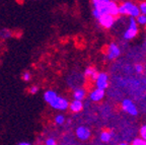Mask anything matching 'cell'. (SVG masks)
Here are the masks:
<instances>
[{
	"label": "cell",
	"mask_w": 146,
	"mask_h": 145,
	"mask_svg": "<svg viewBox=\"0 0 146 145\" xmlns=\"http://www.w3.org/2000/svg\"><path fill=\"white\" fill-rule=\"evenodd\" d=\"M48 106L54 111L57 112H65L68 110L69 107V100L65 96H62L60 94H57V96L52 100L48 104Z\"/></svg>",
	"instance_id": "cell-1"
},
{
	"label": "cell",
	"mask_w": 146,
	"mask_h": 145,
	"mask_svg": "<svg viewBox=\"0 0 146 145\" xmlns=\"http://www.w3.org/2000/svg\"><path fill=\"white\" fill-rule=\"evenodd\" d=\"M138 34V23H137L135 17H131L129 19V27L125 31L123 35V38L125 40H132Z\"/></svg>",
	"instance_id": "cell-2"
},
{
	"label": "cell",
	"mask_w": 146,
	"mask_h": 145,
	"mask_svg": "<svg viewBox=\"0 0 146 145\" xmlns=\"http://www.w3.org/2000/svg\"><path fill=\"white\" fill-rule=\"evenodd\" d=\"M75 136L80 141H88L91 137V131L86 126H79L75 129Z\"/></svg>",
	"instance_id": "cell-3"
},
{
	"label": "cell",
	"mask_w": 146,
	"mask_h": 145,
	"mask_svg": "<svg viewBox=\"0 0 146 145\" xmlns=\"http://www.w3.org/2000/svg\"><path fill=\"white\" fill-rule=\"evenodd\" d=\"M115 19H116V17H115L114 15L106 13V14H103V15H100V17L98 18V21L100 27H103L104 29H111V27L114 25Z\"/></svg>",
	"instance_id": "cell-4"
},
{
	"label": "cell",
	"mask_w": 146,
	"mask_h": 145,
	"mask_svg": "<svg viewBox=\"0 0 146 145\" xmlns=\"http://www.w3.org/2000/svg\"><path fill=\"white\" fill-rule=\"evenodd\" d=\"M121 55V49L119 48L118 45L115 43H111L107 48V54H106V58L108 60H114L117 59L119 56Z\"/></svg>",
	"instance_id": "cell-5"
},
{
	"label": "cell",
	"mask_w": 146,
	"mask_h": 145,
	"mask_svg": "<svg viewBox=\"0 0 146 145\" xmlns=\"http://www.w3.org/2000/svg\"><path fill=\"white\" fill-rule=\"evenodd\" d=\"M94 83H96V86L98 88L106 90L107 87L109 86V75L106 72H98V75L96 77Z\"/></svg>",
	"instance_id": "cell-6"
},
{
	"label": "cell",
	"mask_w": 146,
	"mask_h": 145,
	"mask_svg": "<svg viewBox=\"0 0 146 145\" xmlns=\"http://www.w3.org/2000/svg\"><path fill=\"white\" fill-rule=\"evenodd\" d=\"M121 106H122L123 111H125L126 113H128L129 115H131V116L138 115V110H137L136 106H135L134 102H133L131 100H128V98L124 100L123 102H122Z\"/></svg>",
	"instance_id": "cell-7"
},
{
	"label": "cell",
	"mask_w": 146,
	"mask_h": 145,
	"mask_svg": "<svg viewBox=\"0 0 146 145\" xmlns=\"http://www.w3.org/2000/svg\"><path fill=\"white\" fill-rule=\"evenodd\" d=\"M88 98L91 102H98L105 98V89H100V88H94L88 93Z\"/></svg>",
	"instance_id": "cell-8"
},
{
	"label": "cell",
	"mask_w": 146,
	"mask_h": 145,
	"mask_svg": "<svg viewBox=\"0 0 146 145\" xmlns=\"http://www.w3.org/2000/svg\"><path fill=\"white\" fill-rule=\"evenodd\" d=\"M84 106H83V100H72L69 102V107L68 110L73 114H78L83 110Z\"/></svg>",
	"instance_id": "cell-9"
},
{
	"label": "cell",
	"mask_w": 146,
	"mask_h": 145,
	"mask_svg": "<svg viewBox=\"0 0 146 145\" xmlns=\"http://www.w3.org/2000/svg\"><path fill=\"white\" fill-rule=\"evenodd\" d=\"M87 95L86 89L83 87H75L72 91V98L73 100H85Z\"/></svg>",
	"instance_id": "cell-10"
},
{
	"label": "cell",
	"mask_w": 146,
	"mask_h": 145,
	"mask_svg": "<svg viewBox=\"0 0 146 145\" xmlns=\"http://www.w3.org/2000/svg\"><path fill=\"white\" fill-rule=\"evenodd\" d=\"M133 4H134V3H132L131 1H125V2H123L122 4H120L118 7L119 14H121V15H129Z\"/></svg>",
	"instance_id": "cell-11"
},
{
	"label": "cell",
	"mask_w": 146,
	"mask_h": 145,
	"mask_svg": "<svg viewBox=\"0 0 146 145\" xmlns=\"http://www.w3.org/2000/svg\"><path fill=\"white\" fill-rule=\"evenodd\" d=\"M119 5L115 2L114 0H110L109 2L107 3V12L109 14H112L115 17L119 15V10H118Z\"/></svg>",
	"instance_id": "cell-12"
},
{
	"label": "cell",
	"mask_w": 146,
	"mask_h": 145,
	"mask_svg": "<svg viewBox=\"0 0 146 145\" xmlns=\"http://www.w3.org/2000/svg\"><path fill=\"white\" fill-rule=\"evenodd\" d=\"M14 33L11 30H9L7 27H2L0 29V40L1 41H8L11 38H13Z\"/></svg>",
	"instance_id": "cell-13"
},
{
	"label": "cell",
	"mask_w": 146,
	"mask_h": 145,
	"mask_svg": "<svg viewBox=\"0 0 146 145\" xmlns=\"http://www.w3.org/2000/svg\"><path fill=\"white\" fill-rule=\"evenodd\" d=\"M57 94H58V92L56 90H54V89H47V90L44 92L43 98H44V100H45L46 104H48L51 100H54V98L57 96Z\"/></svg>",
	"instance_id": "cell-14"
},
{
	"label": "cell",
	"mask_w": 146,
	"mask_h": 145,
	"mask_svg": "<svg viewBox=\"0 0 146 145\" xmlns=\"http://www.w3.org/2000/svg\"><path fill=\"white\" fill-rule=\"evenodd\" d=\"M66 117H65V115L64 114H62V112H60V113H58L57 115H55L54 119H53V122H54V124L56 125V126H63V125H65V123H66Z\"/></svg>",
	"instance_id": "cell-15"
},
{
	"label": "cell",
	"mask_w": 146,
	"mask_h": 145,
	"mask_svg": "<svg viewBox=\"0 0 146 145\" xmlns=\"http://www.w3.org/2000/svg\"><path fill=\"white\" fill-rule=\"evenodd\" d=\"M113 134L109 131H103L100 135V139L102 142H110L112 139Z\"/></svg>",
	"instance_id": "cell-16"
},
{
	"label": "cell",
	"mask_w": 146,
	"mask_h": 145,
	"mask_svg": "<svg viewBox=\"0 0 146 145\" xmlns=\"http://www.w3.org/2000/svg\"><path fill=\"white\" fill-rule=\"evenodd\" d=\"M43 143L46 145H56L57 144V139L55 138V137L53 136H47L44 138L43 140Z\"/></svg>",
	"instance_id": "cell-17"
},
{
	"label": "cell",
	"mask_w": 146,
	"mask_h": 145,
	"mask_svg": "<svg viewBox=\"0 0 146 145\" xmlns=\"http://www.w3.org/2000/svg\"><path fill=\"white\" fill-rule=\"evenodd\" d=\"M140 13H141V12H140L139 6H137V5L133 4V5H132V8H131V10H130V14H129V16L136 18L137 16L139 15Z\"/></svg>",
	"instance_id": "cell-18"
},
{
	"label": "cell",
	"mask_w": 146,
	"mask_h": 145,
	"mask_svg": "<svg viewBox=\"0 0 146 145\" xmlns=\"http://www.w3.org/2000/svg\"><path fill=\"white\" fill-rule=\"evenodd\" d=\"M21 78H23V80L25 82H31L33 79V74L32 72H30V71H23V74H21Z\"/></svg>",
	"instance_id": "cell-19"
},
{
	"label": "cell",
	"mask_w": 146,
	"mask_h": 145,
	"mask_svg": "<svg viewBox=\"0 0 146 145\" xmlns=\"http://www.w3.org/2000/svg\"><path fill=\"white\" fill-rule=\"evenodd\" d=\"M39 91H40V86L36 85V84H32L27 88V92L30 93V94H36V93H39Z\"/></svg>",
	"instance_id": "cell-20"
},
{
	"label": "cell",
	"mask_w": 146,
	"mask_h": 145,
	"mask_svg": "<svg viewBox=\"0 0 146 145\" xmlns=\"http://www.w3.org/2000/svg\"><path fill=\"white\" fill-rule=\"evenodd\" d=\"M96 71V68H94V67H87V68H85L84 72H83V76L85 77V78H90L91 75L94 74V72Z\"/></svg>",
	"instance_id": "cell-21"
},
{
	"label": "cell",
	"mask_w": 146,
	"mask_h": 145,
	"mask_svg": "<svg viewBox=\"0 0 146 145\" xmlns=\"http://www.w3.org/2000/svg\"><path fill=\"white\" fill-rule=\"evenodd\" d=\"M136 21L138 25H146V14H143V13H140L139 15L137 16L136 18Z\"/></svg>",
	"instance_id": "cell-22"
},
{
	"label": "cell",
	"mask_w": 146,
	"mask_h": 145,
	"mask_svg": "<svg viewBox=\"0 0 146 145\" xmlns=\"http://www.w3.org/2000/svg\"><path fill=\"white\" fill-rule=\"evenodd\" d=\"M133 145H146V140L142 138H135L134 140L132 141Z\"/></svg>",
	"instance_id": "cell-23"
},
{
	"label": "cell",
	"mask_w": 146,
	"mask_h": 145,
	"mask_svg": "<svg viewBox=\"0 0 146 145\" xmlns=\"http://www.w3.org/2000/svg\"><path fill=\"white\" fill-rule=\"evenodd\" d=\"M108 1H110V0H91V3H92V6L96 7V6H98V5L105 4Z\"/></svg>",
	"instance_id": "cell-24"
},
{
	"label": "cell",
	"mask_w": 146,
	"mask_h": 145,
	"mask_svg": "<svg viewBox=\"0 0 146 145\" xmlns=\"http://www.w3.org/2000/svg\"><path fill=\"white\" fill-rule=\"evenodd\" d=\"M140 136H141L142 139H144V140H146V125H143L141 128H140Z\"/></svg>",
	"instance_id": "cell-25"
},
{
	"label": "cell",
	"mask_w": 146,
	"mask_h": 145,
	"mask_svg": "<svg viewBox=\"0 0 146 145\" xmlns=\"http://www.w3.org/2000/svg\"><path fill=\"white\" fill-rule=\"evenodd\" d=\"M139 9L140 12L143 14H146V1H142L139 4Z\"/></svg>",
	"instance_id": "cell-26"
},
{
	"label": "cell",
	"mask_w": 146,
	"mask_h": 145,
	"mask_svg": "<svg viewBox=\"0 0 146 145\" xmlns=\"http://www.w3.org/2000/svg\"><path fill=\"white\" fill-rule=\"evenodd\" d=\"M135 70H136V72H138V73H142L144 70L143 65H142V64H137V65L135 66Z\"/></svg>",
	"instance_id": "cell-27"
},
{
	"label": "cell",
	"mask_w": 146,
	"mask_h": 145,
	"mask_svg": "<svg viewBox=\"0 0 146 145\" xmlns=\"http://www.w3.org/2000/svg\"><path fill=\"white\" fill-rule=\"evenodd\" d=\"M18 145H31L32 142H27V141H21V142L17 143Z\"/></svg>",
	"instance_id": "cell-28"
},
{
	"label": "cell",
	"mask_w": 146,
	"mask_h": 145,
	"mask_svg": "<svg viewBox=\"0 0 146 145\" xmlns=\"http://www.w3.org/2000/svg\"><path fill=\"white\" fill-rule=\"evenodd\" d=\"M122 1H125V0H122Z\"/></svg>",
	"instance_id": "cell-29"
}]
</instances>
